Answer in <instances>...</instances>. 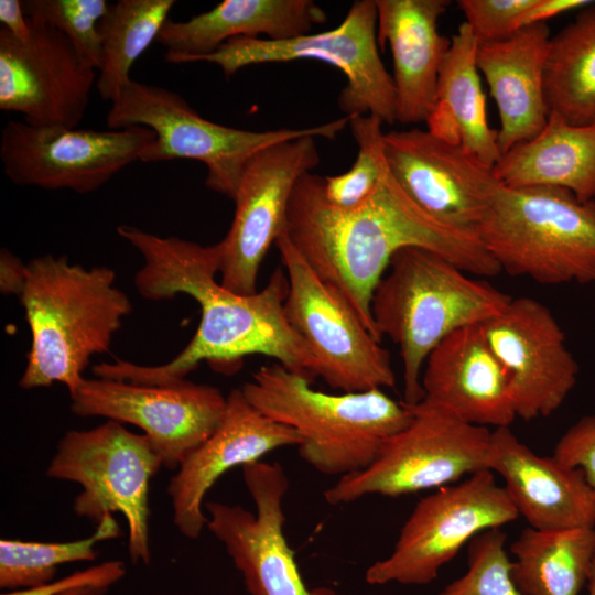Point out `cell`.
<instances>
[{
    "label": "cell",
    "mask_w": 595,
    "mask_h": 595,
    "mask_svg": "<svg viewBox=\"0 0 595 595\" xmlns=\"http://www.w3.org/2000/svg\"><path fill=\"white\" fill-rule=\"evenodd\" d=\"M117 232L143 258L134 277L139 294L151 301L186 294L199 305L201 320L192 339L170 361L142 366L116 359L93 367L98 378L169 386L185 380L203 361L223 371L235 370L252 354L273 358L311 383L316 378L314 360L285 315L288 279L281 269L273 271L262 290L242 295L215 279L217 244L160 237L131 225H119Z\"/></svg>",
    "instance_id": "obj_1"
},
{
    "label": "cell",
    "mask_w": 595,
    "mask_h": 595,
    "mask_svg": "<svg viewBox=\"0 0 595 595\" xmlns=\"http://www.w3.org/2000/svg\"><path fill=\"white\" fill-rule=\"evenodd\" d=\"M323 177L312 172L295 184L285 232L314 272L350 305L381 342L371 296L391 258L403 248L435 252L466 273L493 277L501 270L475 232L456 229L421 208L385 166L374 193L349 210L328 204Z\"/></svg>",
    "instance_id": "obj_2"
},
{
    "label": "cell",
    "mask_w": 595,
    "mask_h": 595,
    "mask_svg": "<svg viewBox=\"0 0 595 595\" xmlns=\"http://www.w3.org/2000/svg\"><path fill=\"white\" fill-rule=\"evenodd\" d=\"M108 267L71 264L65 256L44 255L26 263L19 294L31 332L23 389L60 382L72 394L85 379L90 358L107 353L123 320L129 296Z\"/></svg>",
    "instance_id": "obj_3"
},
{
    "label": "cell",
    "mask_w": 595,
    "mask_h": 595,
    "mask_svg": "<svg viewBox=\"0 0 595 595\" xmlns=\"http://www.w3.org/2000/svg\"><path fill=\"white\" fill-rule=\"evenodd\" d=\"M371 296L378 335L398 345L403 402L423 400L421 377L430 353L451 333L500 313L511 296L475 280L442 256L409 247L396 252Z\"/></svg>",
    "instance_id": "obj_4"
},
{
    "label": "cell",
    "mask_w": 595,
    "mask_h": 595,
    "mask_svg": "<svg viewBox=\"0 0 595 595\" xmlns=\"http://www.w3.org/2000/svg\"><path fill=\"white\" fill-rule=\"evenodd\" d=\"M240 389L259 412L294 429L302 439L300 457L328 476L369 466L383 441L413 418L407 403L382 389L326 393L278 363L259 367Z\"/></svg>",
    "instance_id": "obj_5"
},
{
    "label": "cell",
    "mask_w": 595,
    "mask_h": 595,
    "mask_svg": "<svg viewBox=\"0 0 595 595\" xmlns=\"http://www.w3.org/2000/svg\"><path fill=\"white\" fill-rule=\"evenodd\" d=\"M477 235L508 274L595 285V201L560 187L501 183Z\"/></svg>",
    "instance_id": "obj_6"
},
{
    "label": "cell",
    "mask_w": 595,
    "mask_h": 595,
    "mask_svg": "<svg viewBox=\"0 0 595 595\" xmlns=\"http://www.w3.org/2000/svg\"><path fill=\"white\" fill-rule=\"evenodd\" d=\"M349 119L344 116L314 127L251 131L213 122L177 93L131 79L111 102L106 122L109 129H151L155 140L143 151L140 162L199 161L206 166V186L234 199L244 169L257 152L304 137L335 139Z\"/></svg>",
    "instance_id": "obj_7"
},
{
    "label": "cell",
    "mask_w": 595,
    "mask_h": 595,
    "mask_svg": "<svg viewBox=\"0 0 595 595\" xmlns=\"http://www.w3.org/2000/svg\"><path fill=\"white\" fill-rule=\"evenodd\" d=\"M162 462L144 434L108 420L90 430H71L57 444L46 476L80 485L73 510L98 524L121 513L128 524L132 564L150 563L149 484Z\"/></svg>",
    "instance_id": "obj_8"
},
{
    "label": "cell",
    "mask_w": 595,
    "mask_h": 595,
    "mask_svg": "<svg viewBox=\"0 0 595 595\" xmlns=\"http://www.w3.org/2000/svg\"><path fill=\"white\" fill-rule=\"evenodd\" d=\"M408 405L413 413L411 423L383 441L369 466L339 477L327 488V504L441 488L463 475L488 469L491 431L486 426L466 423L424 399Z\"/></svg>",
    "instance_id": "obj_9"
},
{
    "label": "cell",
    "mask_w": 595,
    "mask_h": 595,
    "mask_svg": "<svg viewBox=\"0 0 595 595\" xmlns=\"http://www.w3.org/2000/svg\"><path fill=\"white\" fill-rule=\"evenodd\" d=\"M298 60L321 61L345 75L346 86L338 97L345 116L372 115L387 125L397 122L394 84L377 42L375 0L355 1L332 30L281 41L236 37L197 62L216 64L230 77L247 66Z\"/></svg>",
    "instance_id": "obj_10"
},
{
    "label": "cell",
    "mask_w": 595,
    "mask_h": 595,
    "mask_svg": "<svg viewBox=\"0 0 595 595\" xmlns=\"http://www.w3.org/2000/svg\"><path fill=\"white\" fill-rule=\"evenodd\" d=\"M286 270L285 315L309 349L321 377L340 392L393 388L389 351L358 318L346 300L325 283L290 241H275Z\"/></svg>",
    "instance_id": "obj_11"
},
{
    "label": "cell",
    "mask_w": 595,
    "mask_h": 595,
    "mask_svg": "<svg viewBox=\"0 0 595 595\" xmlns=\"http://www.w3.org/2000/svg\"><path fill=\"white\" fill-rule=\"evenodd\" d=\"M519 513L489 469L422 498L404 522L392 552L366 571L370 585H424L467 542L488 529L515 521Z\"/></svg>",
    "instance_id": "obj_12"
},
{
    "label": "cell",
    "mask_w": 595,
    "mask_h": 595,
    "mask_svg": "<svg viewBox=\"0 0 595 595\" xmlns=\"http://www.w3.org/2000/svg\"><path fill=\"white\" fill-rule=\"evenodd\" d=\"M154 140L143 126L95 130L11 120L1 129L0 159L17 185L86 194L140 161Z\"/></svg>",
    "instance_id": "obj_13"
},
{
    "label": "cell",
    "mask_w": 595,
    "mask_h": 595,
    "mask_svg": "<svg viewBox=\"0 0 595 595\" xmlns=\"http://www.w3.org/2000/svg\"><path fill=\"white\" fill-rule=\"evenodd\" d=\"M315 137L273 144L257 152L244 169L227 235L217 242L219 283L238 294L257 292L260 267L285 228L298 181L320 162Z\"/></svg>",
    "instance_id": "obj_14"
},
{
    "label": "cell",
    "mask_w": 595,
    "mask_h": 595,
    "mask_svg": "<svg viewBox=\"0 0 595 595\" xmlns=\"http://www.w3.org/2000/svg\"><path fill=\"white\" fill-rule=\"evenodd\" d=\"M69 396L76 415L102 416L141 429L167 469H177L214 432L226 408L218 388L186 379L150 386L85 378Z\"/></svg>",
    "instance_id": "obj_15"
},
{
    "label": "cell",
    "mask_w": 595,
    "mask_h": 595,
    "mask_svg": "<svg viewBox=\"0 0 595 595\" xmlns=\"http://www.w3.org/2000/svg\"><path fill=\"white\" fill-rule=\"evenodd\" d=\"M256 512L239 505L205 501L207 528L225 547L249 595H338L311 589L284 534L283 499L289 479L277 463L258 461L241 467Z\"/></svg>",
    "instance_id": "obj_16"
},
{
    "label": "cell",
    "mask_w": 595,
    "mask_h": 595,
    "mask_svg": "<svg viewBox=\"0 0 595 595\" xmlns=\"http://www.w3.org/2000/svg\"><path fill=\"white\" fill-rule=\"evenodd\" d=\"M28 19L26 42L0 30V109L21 113L33 126L76 128L98 71L62 32Z\"/></svg>",
    "instance_id": "obj_17"
},
{
    "label": "cell",
    "mask_w": 595,
    "mask_h": 595,
    "mask_svg": "<svg viewBox=\"0 0 595 595\" xmlns=\"http://www.w3.org/2000/svg\"><path fill=\"white\" fill-rule=\"evenodd\" d=\"M382 150L390 173L421 208L456 229L477 234L501 185L493 167L428 129L385 132Z\"/></svg>",
    "instance_id": "obj_18"
},
{
    "label": "cell",
    "mask_w": 595,
    "mask_h": 595,
    "mask_svg": "<svg viewBox=\"0 0 595 595\" xmlns=\"http://www.w3.org/2000/svg\"><path fill=\"white\" fill-rule=\"evenodd\" d=\"M482 332L511 382L517 418L549 416L574 388L578 365L552 312L529 298H511Z\"/></svg>",
    "instance_id": "obj_19"
},
{
    "label": "cell",
    "mask_w": 595,
    "mask_h": 595,
    "mask_svg": "<svg viewBox=\"0 0 595 595\" xmlns=\"http://www.w3.org/2000/svg\"><path fill=\"white\" fill-rule=\"evenodd\" d=\"M301 435L292 428L259 412L240 387L226 396L224 415L214 432L178 466L167 494L173 522L188 539H197L207 526L205 496L229 469L244 466L285 446H299Z\"/></svg>",
    "instance_id": "obj_20"
},
{
    "label": "cell",
    "mask_w": 595,
    "mask_h": 595,
    "mask_svg": "<svg viewBox=\"0 0 595 595\" xmlns=\"http://www.w3.org/2000/svg\"><path fill=\"white\" fill-rule=\"evenodd\" d=\"M421 385L424 400L466 423L504 428L517 418L510 377L480 324L451 333L430 353Z\"/></svg>",
    "instance_id": "obj_21"
},
{
    "label": "cell",
    "mask_w": 595,
    "mask_h": 595,
    "mask_svg": "<svg viewBox=\"0 0 595 595\" xmlns=\"http://www.w3.org/2000/svg\"><path fill=\"white\" fill-rule=\"evenodd\" d=\"M487 468L504 478L507 495L531 528L595 527V491L583 470L536 454L509 426L491 431Z\"/></svg>",
    "instance_id": "obj_22"
},
{
    "label": "cell",
    "mask_w": 595,
    "mask_h": 595,
    "mask_svg": "<svg viewBox=\"0 0 595 595\" xmlns=\"http://www.w3.org/2000/svg\"><path fill=\"white\" fill-rule=\"evenodd\" d=\"M377 42L390 47L397 121L426 122L435 105L441 64L451 39L439 32L448 0H375Z\"/></svg>",
    "instance_id": "obj_23"
},
{
    "label": "cell",
    "mask_w": 595,
    "mask_h": 595,
    "mask_svg": "<svg viewBox=\"0 0 595 595\" xmlns=\"http://www.w3.org/2000/svg\"><path fill=\"white\" fill-rule=\"evenodd\" d=\"M550 40L548 24L537 23L505 40L478 44L477 68L498 108L501 155L536 137L547 125L550 112L544 74Z\"/></svg>",
    "instance_id": "obj_24"
},
{
    "label": "cell",
    "mask_w": 595,
    "mask_h": 595,
    "mask_svg": "<svg viewBox=\"0 0 595 595\" xmlns=\"http://www.w3.org/2000/svg\"><path fill=\"white\" fill-rule=\"evenodd\" d=\"M326 19L312 0H224L186 21L167 20L156 42L166 48V62L193 63L236 37L288 40L311 33Z\"/></svg>",
    "instance_id": "obj_25"
},
{
    "label": "cell",
    "mask_w": 595,
    "mask_h": 595,
    "mask_svg": "<svg viewBox=\"0 0 595 595\" xmlns=\"http://www.w3.org/2000/svg\"><path fill=\"white\" fill-rule=\"evenodd\" d=\"M494 172L508 187H560L581 201H595V126L550 113L544 128L504 153Z\"/></svg>",
    "instance_id": "obj_26"
},
{
    "label": "cell",
    "mask_w": 595,
    "mask_h": 595,
    "mask_svg": "<svg viewBox=\"0 0 595 595\" xmlns=\"http://www.w3.org/2000/svg\"><path fill=\"white\" fill-rule=\"evenodd\" d=\"M478 42L464 21L451 37V46L441 64L435 105L428 130L461 144L489 167L501 156L497 130L487 118L486 96L476 64Z\"/></svg>",
    "instance_id": "obj_27"
},
{
    "label": "cell",
    "mask_w": 595,
    "mask_h": 595,
    "mask_svg": "<svg viewBox=\"0 0 595 595\" xmlns=\"http://www.w3.org/2000/svg\"><path fill=\"white\" fill-rule=\"evenodd\" d=\"M595 527L524 529L511 543V575L522 595H580L587 584Z\"/></svg>",
    "instance_id": "obj_28"
},
{
    "label": "cell",
    "mask_w": 595,
    "mask_h": 595,
    "mask_svg": "<svg viewBox=\"0 0 595 595\" xmlns=\"http://www.w3.org/2000/svg\"><path fill=\"white\" fill-rule=\"evenodd\" d=\"M550 113L577 126H595V2L550 40L544 74Z\"/></svg>",
    "instance_id": "obj_29"
},
{
    "label": "cell",
    "mask_w": 595,
    "mask_h": 595,
    "mask_svg": "<svg viewBox=\"0 0 595 595\" xmlns=\"http://www.w3.org/2000/svg\"><path fill=\"white\" fill-rule=\"evenodd\" d=\"M174 0H119L108 6L98 24L101 65L96 88L113 102L131 80L130 69L169 20Z\"/></svg>",
    "instance_id": "obj_30"
},
{
    "label": "cell",
    "mask_w": 595,
    "mask_h": 595,
    "mask_svg": "<svg viewBox=\"0 0 595 595\" xmlns=\"http://www.w3.org/2000/svg\"><path fill=\"white\" fill-rule=\"evenodd\" d=\"M120 536L113 515L107 513L95 532L85 539L67 542H34L1 539L0 587L7 591L34 587L53 581L60 565L93 561L97 543Z\"/></svg>",
    "instance_id": "obj_31"
},
{
    "label": "cell",
    "mask_w": 595,
    "mask_h": 595,
    "mask_svg": "<svg viewBox=\"0 0 595 595\" xmlns=\"http://www.w3.org/2000/svg\"><path fill=\"white\" fill-rule=\"evenodd\" d=\"M349 127L358 151L351 167L335 176L323 177V194L332 206L349 210L358 207L376 190L385 166L383 122L372 115L353 116Z\"/></svg>",
    "instance_id": "obj_32"
},
{
    "label": "cell",
    "mask_w": 595,
    "mask_h": 595,
    "mask_svg": "<svg viewBox=\"0 0 595 595\" xmlns=\"http://www.w3.org/2000/svg\"><path fill=\"white\" fill-rule=\"evenodd\" d=\"M500 528L478 533L468 544V569L437 595H522L511 575V561Z\"/></svg>",
    "instance_id": "obj_33"
},
{
    "label": "cell",
    "mask_w": 595,
    "mask_h": 595,
    "mask_svg": "<svg viewBox=\"0 0 595 595\" xmlns=\"http://www.w3.org/2000/svg\"><path fill=\"white\" fill-rule=\"evenodd\" d=\"M105 0H24L30 19L40 20L62 32L97 69L101 65L98 24L108 9Z\"/></svg>",
    "instance_id": "obj_34"
},
{
    "label": "cell",
    "mask_w": 595,
    "mask_h": 595,
    "mask_svg": "<svg viewBox=\"0 0 595 595\" xmlns=\"http://www.w3.org/2000/svg\"><path fill=\"white\" fill-rule=\"evenodd\" d=\"M534 0H459L478 44L505 40L522 29L526 12Z\"/></svg>",
    "instance_id": "obj_35"
},
{
    "label": "cell",
    "mask_w": 595,
    "mask_h": 595,
    "mask_svg": "<svg viewBox=\"0 0 595 595\" xmlns=\"http://www.w3.org/2000/svg\"><path fill=\"white\" fill-rule=\"evenodd\" d=\"M552 456L569 467L582 469L595 491V415L583 416L567 429Z\"/></svg>",
    "instance_id": "obj_36"
},
{
    "label": "cell",
    "mask_w": 595,
    "mask_h": 595,
    "mask_svg": "<svg viewBox=\"0 0 595 595\" xmlns=\"http://www.w3.org/2000/svg\"><path fill=\"white\" fill-rule=\"evenodd\" d=\"M126 574L122 561L112 560L96 564L84 570L75 571L57 581H51L34 587L7 591L1 595H62L82 586H106L119 582Z\"/></svg>",
    "instance_id": "obj_37"
},
{
    "label": "cell",
    "mask_w": 595,
    "mask_h": 595,
    "mask_svg": "<svg viewBox=\"0 0 595 595\" xmlns=\"http://www.w3.org/2000/svg\"><path fill=\"white\" fill-rule=\"evenodd\" d=\"M591 2L589 0H534L532 7L524 14L522 28L547 23L553 17L580 10Z\"/></svg>",
    "instance_id": "obj_38"
},
{
    "label": "cell",
    "mask_w": 595,
    "mask_h": 595,
    "mask_svg": "<svg viewBox=\"0 0 595 595\" xmlns=\"http://www.w3.org/2000/svg\"><path fill=\"white\" fill-rule=\"evenodd\" d=\"M0 270L1 292L19 296L25 281L26 264L8 249H1Z\"/></svg>",
    "instance_id": "obj_39"
},
{
    "label": "cell",
    "mask_w": 595,
    "mask_h": 595,
    "mask_svg": "<svg viewBox=\"0 0 595 595\" xmlns=\"http://www.w3.org/2000/svg\"><path fill=\"white\" fill-rule=\"evenodd\" d=\"M0 22L21 42L29 41L31 28L20 0H0Z\"/></svg>",
    "instance_id": "obj_40"
},
{
    "label": "cell",
    "mask_w": 595,
    "mask_h": 595,
    "mask_svg": "<svg viewBox=\"0 0 595 595\" xmlns=\"http://www.w3.org/2000/svg\"><path fill=\"white\" fill-rule=\"evenodd\" d=\"M108 589L109 587L106 586H82L65 592L62 595H106Z\"/></svg>",
    "instance_id": "obj_41"
},
{
    "label": "cell",
    "mask_w": 595,
    "mask_h": 595,
    "mask_svg": "<svg viewBox=\"0 0 595 595\" xmlns=\"http://www.w3.org/2000/svg\"><path fill=\"white\" fill-rule=\"evenodd\" d=\"M586 585L588 588V595H595V550H594L592 566H591L589 576H588Z\"/></svg>",
    "instance_id": "obj_42"
}]
</instances>
